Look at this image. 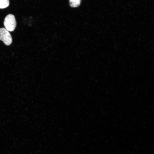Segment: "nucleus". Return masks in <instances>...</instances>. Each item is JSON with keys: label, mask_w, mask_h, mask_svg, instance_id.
Wrapping results in <instances>:
<instances>
[{"label": "nucleus", "mask_w": 154, "mask_h": 154, "mask_svg": "<svg viewBox=\"0 0 154 154\" xmlns=\"http://www.w3.org/2000/svg\"><path fill=\"white\" fill-rule=\"evenodd\" d=\"M0 40H2L7 46L10 45L12 42V37L9 31L5 28H0Z\"/></svg>", "instance_id": "f03ea898"}, {"label": "nucleus", "mask_w": 154, "mask_h": 154, "mask_svg": "<svg viewBox=\"0 0 154 154\" xmlns=\"http://www.w3.org/2000/svg\"><path fill=\"white\" fill-rule=\"evenodd\" d=\"M4 25L5 28L8 31H13L15 29L17 25V23L14 16L11 14L7 15L5 19Z\"/></svg>", "instance_id": "f257e3e1"}, {"label": "nucleus", "mask_w": 154, "mask_h": 154, "mask_svg": "<svg viewBox=\"0 0 154 154\" xmlns=\"http://www.w3.org/2000/svg\"><path fill=\"white\" fill-rule=\"evenodd\" d=\"M9 0H0V8H5L9 6Z\"/></svg>", "instance_id": "20e7f679"}, {"label": "nucleus", "mask_w": 154, "mask_h": 154, "mask_svg": "<svg viewBox=\"0 0 154 154\" xmlns=\"http://www.w3.org/2000/svg\"><path fill=\"white\" fill-rule=\"evenodd\" d=\"M81 0H69V4L72 7H78L80 5Z\"/></svg>", "instance_id": "7ed1b4c3"}]
</instances>
